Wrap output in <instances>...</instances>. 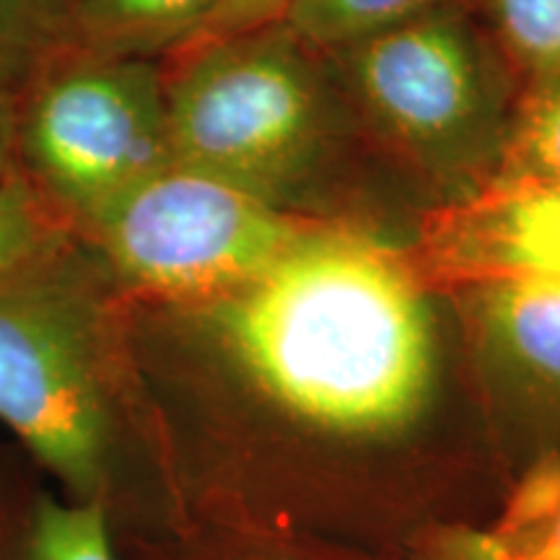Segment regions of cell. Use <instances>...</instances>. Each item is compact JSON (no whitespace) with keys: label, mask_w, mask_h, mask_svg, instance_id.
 <instances>
[{"label":"cell","mask_w":560,"mask_h":560,"mask_svg":"<svg viewBox=\"0 0 560 560\" xmlns=\"http://www.w3.org/2000/svg\"><path fill=\"white\" fill-rule=\"evenodd\" d=\"M200 332L280 408L338 433L395 431L433 380V325L382 244L310 229L262 276L195 306H151Z\"/></svg>","instance_id":"6da1fadb"},{"label":"cell","mask_w":560,"mask_h":560,"mask_svg":"<svg viewBox=\"0 0 560 560\" xmlns=\"http://www.w3.org/2000/svg\"><path fill=\"white\" fill-rule=\"evenodd\" d=\"M132 301L62 231L0 278V420L68 499L109 514Z\"/></svg>","instance_id":"7a4b0ae2"},{"label":"cell","mask_w":560,"mask_h":560,"mask_svg":"<svg viewBox=\"0 0 560 560\" xmlns=\"http://www.w3.org/2000/svg\"><path fill=\"white\" fill-rule=\"evenodd\" d=\"M170 166L161 60L66 45L16 86L13 170L73 231Z\"/></svg>","instance_id":"3957f363"},{"label":"cell","mask_w":560,"mask_h":560,"mask_svg":"<svg viewBox=\"0 0 560 560\" xmlns=\"http://www.w3.org/2000/svg\"><path fill=\"white\" fill-rule=\"evenodd\" d=\"M164 66L172 164L276 202L310 174L325 109L310 66L270 32L200 42Z\"/></svg>","instance_id":"277c9868"},{"label":"cell","mask_w":560,"mask_h":560,"mask_svg":"<svg viewBox=\"0 0 560 560\" xmlns=\"http://www.w3.org/2000/svg\"><path fill=\"white\" fill-rule=\"evenodd\" d=\"M310 229L242 187L170 166L75 234L132 306H195L244 289Z\"/></svg>","instance_id":"5b68a950"},{"label":"cell","mask_w":560,"mask_h":560,"mask_svg":"<svg viewBox=\"0 0 560 560\" xmlns=\"http://www.w3.org/2000/svg\"><path fill=\"white\" fill-rule=\"evenodd\" d=\"M353 81L376 122L420 164L495 166L509 120L472 34L439 11L350 47Z\"/></svg>","instance_id":"8992f818"},{"label":"cell","mask_w":560,"mask_h":560,"mask_svg":"<svg viewBox=\"0 0 560 560\" xmlns=\"http://www.w3.org/2000/svg\"><path fill=\"white\" fill-rule=\"evenodd\" d=\"M436 249L467 276L560 283V182L490 177L439 215Z\"/></svg>","instance_id":"52a82bcc"},{"label":"cell","mask_w":560,"mask_h":560,"mask_svg":"<svg viewBox=\"0 0 560 560\" xmlns=\"http://www.w3.org/2000/svg\"><path fill=\"white\" fill-rule=\"evenodd\" d=\"M478 319L490 353L548 431L542 454L560 452V283L480 280Z\"/></svg>","instance_id":"ba28073f"},{"label":"cell","mask_w":560,"mask_h":560,"mask_svg":"<svg viewBox=\"0 0 560 560\" xmlns=\"http://www.w3.org/2000/svg\"><path fill=\"white\" fill-rule=\"evenodd\" d=\"M37 470L0 454V560H117L104 506L58 499Z\"/></svg>","instance_id":"9c48e42d"},{"label":"cell","mask_w":560,"mask_h":560,"mask_svg":"<svg viewBox=\"0 0 560 560\" xmlns=\"http://www.w3.org/2000/svg\"><path fill=\"white\" fill-rule=\"evenodd\" d=\"M423 560H560V452L529 462L493 520L433 537Z\"/></svg>","instance_id":"30bf717a"},{"label":"cell","mask_w":560,"mask_h":560,"mask_svg":"<svg viewBox=\"0 0 560 560\" xmlns=\"http://www.w3.org/2000/svg\"><path fill=\"white\" fill-rule=\"evenodd\" d=\"M215 0H75L70 45L104 55H174L195 39Z\"/></svg>","instance_id":"8fae6325"},{"label":"cell","mask_w":560,"mask_h":560,"mask_svg":"<svg viewBox=\"0 0 560 560\" xmlns=\"http://www.w3.org/2000/svg\"><path fill=\"white\" fill-rule=\"evenodd\" d=\"M441 0H293L285 26L293 39L353 47L439 9Z\"/></svg>","instance_id":"7c38bea8"},{"label":"cell","mask_w":560,"mask_h":560,"mask_svg":"<svg viewBox=\"0 0 560 560\" xmlns=\"http://www.w3.org/2000/svg\"><path fill=\"white\" fill-rule=\"evenodd\" d=\"M493 177L560 182V81L529 83L509 117Z\"/></svg>","instance_id":"4fadbf2b"},{"label":"cell","mask_w":560,"mask_h":560,"mask_svg":"<svg viewBox=\"0 0 560 560\" xmlns=\"http://www.w3.org/2000/svg\"><path fill=\"white\" fill-rule=\"evenodd\" d=\"M75 0H0V75L19 86L73 37Z\"/></svg>","instance_id":"5bb4252c"},{"label":"cell","mask_w":560,"mask_h":560,"mask_svg":"<svg viewBox=\"0 0 560 560\" xmlns=\"http://www.w3.org/2000/svg\"><path fill=\"white\" fill-rule=\"evenodd\" d=\"M490 9L527 86L560 81V0H490Z\"/></svg>","instance_id":"9a60e30c"},{"label":"cell","mask_w":560,"mask_h":560,"mask_svg":"<svg viewBox=\"0 0 560 560\" xmlns=\"http://www.w3.org/2000/svg\"><path fill=\"white\" fill-rule=\"evenodd\" d=\"M68 229L19 172L0 179V278Z\"/></svg>","instance_id":"2e32d148"},{"label":"cell","mask_w":560,"mask_h":560,"mask_svg":"<svg viewBox=\"0 0 560 560\" xmlns=\"http://www.w3.org/2000/svg\"><path fill=\"white\" fill-rule=\"evenodd\" d=\"M291 3L293 0H215L206 24L200 26V32L187 45L244 37V34L270 30V21L283 19Z\"/></svg>","instance_id":"e0dca14e"},{"label":"cell","mask_w":560,"mask_h":560,"mask_svg":"<svg viewBox=\"0 0 560 560\" xmlns=\"http://www.w3.org/2000/svg\"><path fill=\"white\" fill-rule=\"evenodd\" d=\"M13 112H16V86L0 75V179L13 170Z\"/></svg>","instance_id":"ac0fdd59"}]
</instances>
